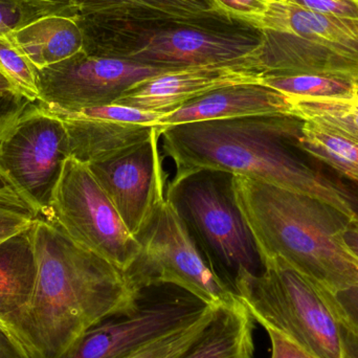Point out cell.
<instances>
[{"mask_svg": "<svg viewBox=\"0 0 358 358\" xmlns=\"http://www.w3.org/2000/svg\"><path fill=\"white\" fill-rule=\"evenodd\" d=\"M302 123L294 117L259 115L164 127L163 151L176 166L171 182L202 171L241 176L315 196L357 218L348 194L296 155Z\"/></svg>", "mask_w": 358, "mask_h": 358, "instance_id": "cell-1", "label": "cell"}, {"mask_svg": "<svg viewBox=\"0 0 358 358\" xmlns=\"http://www.w3.org/2000/svg\"><path fill=\"white\" fill-rule=\"evenodd\" d=\"M37 279L29 309V338L37 358H58L84 332L130 313L136 290L125 271L84 250L45 217L33 227Z\"/></svg>", "mask_w": 358, "mask_h": 358, "instance_id": "cell-2", "label": "cell"}, {"mask_svg": "<svg viewBox=\"0 0 358 358\" xmlns=\"http://www.w3.org/2000/svg\"><path fill=\"white\" fill-rule=\"evenodd\" d=\"M234 198L261 261L283 259L334 294L358 285V259L345 245L350 216L315 196L231 176Z\"/></svg>", "mask_w": 358, "mask_h": 358, "instance_id": "cell-3", "label": "cell"}, {"mask_svg": "<svg viewBox=\"0 0 358 358\" xmlns=\"http://www.w3.org/2000/svg\"><path fill=\"white\" fill-rule=\"evenodd\" d=\"M76 19L87 54L163 69L240 62L252 56L264 38L260 27L229 14L157 20Z\"/></svg>", "mask_w": 358, "mask_h": 358, "instance_id": "cell-4", "label": "cell"}, {"mask_svg": "<svg viewBox=\"0 0 358 358\" xmlns=\"http://www.w3.org/2000/svg\"><path fill=\"white\" fill-rule=\"evenodd\" d=\"M259 275L235 282L242 304L265 330L271 329L317 358H341L340 323L332 292L273 257Z\"/></svg>", "mask_w": 358, "mask_h": 358, "instance_id": "cell-5", "label": "cell"}, {"mask_svg": "<svg viewBox=\"0 0 358 358\" xmlns=\"http://www.w3.org/2000/svg\"><path fill=\"white\" fill-rule=\"evenodd\" d=\"M257 27L264 33L255 52L264 76H342L358 80V20L327 16L271 0Z\"/></svg>", "mask_w": 358, "mask_h": 358, "instance_id": "cell-6", "label": "cell"}, {"mask_svg": "<svg viewBox=\"0 0 358 358\" xmlns=\"http://www.w3.org/2000/svg\"><path fill=\"white\" fill-rule=\"evenodd\" d=\"M231 176L223 172H198L170 183L166 197L176 206L210 266L235 290L238 278L259 275L263 265L234 198Z\"/></svg>", "mask_w": 358, "mask_h": 358, "instance_id": "cell-7", "label": "cell"}, {"mask_svg": "<svg viewBox=\"0 0 358 358\" xmlns=\"http://www.w3.org/2000/svg\"><path fill=\"white\" fill-rule=\"evenodd\" d=\"M136 239L140 254L125 273L138 292L151 286H176L212 307L229 306L240 300L210 266L167 197Z\"/></svg>", "mask_w": 358, "mask_h": 358, "instance_id": "cell-8", "label": "cell"}, {"mask_svg": "<svg viewBox=\"0 0 358 358\" xmlns=\"http://www.w3.org/2000/svg\"><path fill=\"white\" fill-rule=\"evenodd\" d=\"M48 219L84 250L123 271L140 254L141 244L85 164L69 157L55 189Z\"/></svg>", "mask_w": 358, "mask_h": 358, "instance_id": "cell-9", "label": "cell"}, {"mask_svg": "<svg viewBox=\"0 0 358 358\" xmlns=\"http://www.w3.org/2000/svg\"><path fill=\"white\" fill-rule=\"evenodd\" d=\"M69 157V134L62 120L33 102L0 138V176L36 217L48 218Z\"/></svg>", "mask_w": 358, "mask_h": 358, "instance_id": "cell-10", "label": "cell"}, {"mask_svg": "<svg viewBox=\"0 0 358 358\" xmlns=\"http://www.w3.org/2000/svg\"><path fill=\"white\" fill-rule=\"evenodd\" d=\"M162 288L143 289L134 310L96 324L58 358H127L212 307L176 286Z\"/></svg>", "mask_w": 358, "mask_h": 358, "instance_id": "cell-11", "label": "cell"}, {"mask_svg": "<svg viewBox=\"0 0 358 358\" xmlns=\"http://www.w3.org/2000/svg\"><path fill=\"white\" fill-rule=\"evenodd\" d=\"M171 71L176 69L81 50L62 62L38 69L36 102L48 110L63 113L113 104L136 84Z\"/></svg>", "mask_w": 358, "mask_h": 358, "instance_id": "cell-12", "label": "cell"}, {"mask_svg": "<svg viewBox=\"0 0 358 358\" xmlns=\"http://www.w3.org/2000/svg\"><path fill=\"white\" fill-rule=\"evenodd\" d=\"M161 134L106 161L87 165L130 233L138 237L166 198Z\"/></svg>", "mask_w": 358, "mask_h": 358, "instance_id": "cell-13", "label": "cell"}, {"mask_svg": "<svg viewBox=\"0 0 358 358\" xmlns=\"http://www.w3.org/2000/svg\"><path fill=\"white\" fill-rule=\"evenodd\" d=\"M48 111L64 123L71 157L85 165L106 161L148 142L157 132L161 134L159 120L165 117L117 104L71 113Z\"/></svg>", "mask_w": 358, "mask_h": 358, "instance_id": "cell-14", "label": "cell"}, {"mask_svg": "<svg viewBox=\"0 0 358 358\" xmlns=\"http://www.w3.org/2000/svg\"><path fill=\"white\" fill-rule=\"evenodd\" d=\"M255 54V52H254ZM254 54L240 62L199 65L162 73L132 86L113 104L167 115L212 90L242 83H261Z\"/></svg>", "mask_w": 358, "mask_h": 358, "instance_id": "cell-15", "label": "cell"}, {"mask_svg": "<svg viewBox=\"0 0 358 358\" xmlns=\"http://www.w3.org/2000/svg\"><path fill=\"white\" fill-rule=\"evenodd\" d=\"M259 115L296 117L294 98L257 82L224 86L185 103L162 117L159 126L163 130L167 126L192 122Z\"/></svg>", "mask_w": 358, "mask_h": 358, "instance_id": "cell-16", "label": "cell"}, {"mask_svg": "<svg viewBox=\"0 0 358 358\" xmlns=\"http://www.w3.org/2000/svg\"><path fill=\"white\" fill-rule=\"evenodd\" d=\"M31 227L0 244V323L37 358L29 338V309L37 279Z\"/></svg>", "mask_w": 358, "mask_h": 358, "instance_id": "cell-17", "label": "cell"}, {"mask_svg": "<svg viewBox=\"0 0 358 358\" xmlns=\"http://www.w3.org/2000/svg\"><path fill=\"white\" fill-rule=\"evenodd\" d=\"M255 320L241 301L217 307L199 338L178 358H255Z\"/></svg>", "mask_w": 358, "mask_h": 358, "instance_id": "cell-18", "label": "cell"}, {"mask_svg": "<svg viewBox=\"0 0 358 358\" xmlns=\"http://www.w3.org/2000/svg\"><path fill=\"white\" fill-rule=\"evenodd\" d=\"M20 50L42 69L83 50L84 38L76 17L48 15L12 34Z\"/></svg>", "mask_w": 358, "mask_h": 358, "instance_id": "cell-19", "label": "cell"}, {"mask_svg": "<svg viewBox=\"0 0 358 358\" xmlns=\"http://www.w3.org/2000/svg\"><path fill=\"white\" fill-rule=\"evenodd\" d=\"M73 3L77 16L120 20L183 19L229 14L217 0H73Z\"/></svg>", "mask_w": 358, "mask_h": 358, "instance_id": "cell-20", "label": "cell"}, {"mask_svg": "<svg viewBox=\"0 0 358 358\" xmlns=\"http://www.w3.org/2000/svg\"><path fill=\"white\" fill-rule=\"evenodd\" d=\"M294 147L358 182V143L309 122H303Z\"/></svg>", "mask_w": 358, "mask_h": 358, "instance_id": "cell-21", "label": "cell"}, {"mask_svg": "<svg viewBox=\"0 0 358 358\" xmlns=\"http://www.w3.org/2000/svg\"><path fill=\"white\" fill-rule=\"evenodd\" d=\"M261 83L292 98L331 101L358 99V80L342 76L317 73L264 76Z\"/></svg>", "mask_w": 358, "mask_h": 358, "instance_id": "cell-22", "label": "cell"}, {"mask_svg": "<svg viewBox=\"0 0 358 358\" xmlns=\"http://www.w3.org/2000/svg\"><path fill=\"white\" fill-rule=\"evenodd\" d=\"M296 117L358 143V99L353 101L294 98Z\"/></svg>", "mask_w": 358, "mask_h": 358, "instance_id": "cell-23", "label": "cell"}, {"mask_svg": "<svg viewBox=\"0 0 358 358\" xmlns=\"http://www.w3.org/2000/svg\"><path fill=\"white\" fill-rule=\"evenodd\" d=\"M216 308L208 307L194 321L162 336L127 358H178L199 338L214 315Z\"/></svg>", "mask_w": 358, "mask_h": 358, "instance_id": "cell-24", "label": "cell"}, {"mask_svg": "<svg viewBox=\"0 0 358 358\" xmlns=\"http://www.w3.org/2000/svg\"><path fill=\"white\" fill-rule=\"evenodd\" d=\"M0 69L23 96L33 102L38 100V69L20 50L12 35L0 37Z\"/></svg>", "mask_w": 358, "mask_h": 358, "instance_id": "cell-25", "label": "cell"}, {"mask_svg": "<svg viewBox=\"0 0 358 358\" xmlns=\"http://www.w3.org/2000/svg\"><path fill=\"white\" fill-rule=\"evenodd\" d=\"M48 15L64 14L54 6L34 0H0V37L12 35Z\"/></svg>", "mask_w": 358, "mask_h": 358, "instance_id": "cell-26", "label": "cell"}, {"mask_svg": "<svg viewBox=\"0 0 358 358\" xmlns=\"http://www.w3.org/2000/svg\"><path fill=\"white\" fill-rule=\"evenodd\" d=\"M327 16L357 19L358 0H278Z\"/></svg>", "mask_w": 358, "mask_h": 358, "instance_id": "cell-27", "label": "cell"}, {"mask_svg": "<svg viewBox=\"0 0 358 358\" xmlns=\"http://www.w3.org/2000/svg\"><path fill=\"white\" fill-rule=\"evenodd\" d=\"M33 101L18 92H0V138L13 127Z\"/></svg>", "mask_w": 358, "mask_h": 358, "instance_id": "cell-28", "label": "cell"}, {"mask_svg": "<svg viewBox=\"0 0 358 358\" xmlns=\"http://www.w3.org/2000/svg\"><path fill=\"white\" fill-rule=\"evenodd\" d=\"M37 217L27 210L0 204V244L29 229Z\"/></svg>", "mask_w": 358, "mask_h": 358, "instance_id": "cell-29", "label": "cell"}, {"mask_svg": "<svg viewBox=\"0 0 358 358\" xmlns=\"http://www.w3.org/2000/svg\"><path fill=\"white\" fill-rule=\"evenodd\" d=\"M231 16L254 25L262 20L268 10L271 0H217Z\"/></svg>", "mask_w": 358, "mask_h": 358, "instance_id": "cell-30", "label": "cell"}, {"mask_svg": "<svg viewBox=\"0 0 358 358\" xmlns=\"http://www.w3.org/2000/svg\"><path fill=\"white\" fill-rule=\"evenodd\" d=\"M332 299H334V294H332ZM334 306L340 323L341 343H342L341 358H358V329L340 313L334 303Z\"/></svg>", "mask_w": 358, "mask_h": 358, "instance_id": "cell-31", "label": "cell"}, {"mask_svg": "<svg viewBox=\"0 0 358 358\" xmlns=\"http://www.w3.org/2000/svg\"><path fill=\"white\" fill-rule=\"evenodd\" d=\"M271 343V358H317L296 346L292 341L271 329L266 330Z\"/></svg>", "mask_w": 358, "mask_h": 358, "instance_id": "cell-32", "label": "cell"}, {"mask_svg": "<svg viewBox=\"0 0 358 358\" xmlns=\"http://www.w3.org/2000/svg\"><path fill=\"white\" fill-rule=\"evenodd\" d=\"M332 294L340 313L358 329V285Z\"/></svg>", "mask_w": 358, "mask_h": 358, "instance_id": "cell-33", "label": "cell"}, {"mask_svg": "<svg viewBox=\"0 0 358 358\" xmlns=\"http://www.w3.org/2000/svg\"><path fill=\"white\" fill-rule=\"evenodd\" d=\"M0 358H36L31 351L0 323Z\"/></svg>", "mask_w": 358, "mask_h": 358, "instance_id": "cell-34", "label": "cell"}, {"mask_svg": "<svg viewBox=\"0 0 358 358\" xmlns=\"http://www.w3.org/2000/svg\"><path fill=\"white\" fill-rule=\"evenodd\" d=\"M0 204L12 206V208H19V210H27V212L34 214L29 206L23 201L22 198L1 176H0Z\"/></svg>", "mask_w": 358, "mask_h": 358, "instance_id": "cell-35", "label": "cell"}, {"mask_svg": "<svg viewBox=\"0 0 358 358\" xmlns=\"http://www.w3.org/2000/svg\"><path fill=\"white\" fill-rule=\"evenodd\" d=\"M345 245L358 259V217L351 219L343 231Z\"/></svg>", "mask_w": 358, "mask_h": 358, "instance_id": "cell-36", "label": "cell"}, {"mask_svg": "<svg viewBox=\"0 0 358 358\" xmlns=\"http://www.w3.org/2000/svg\"><path fill=\"white\" fill-rule=\"evenodd\" d=\"M34 1L54 6V8H58L59 10H61L66 16H77V10H76L75 6H73V0H34Z\"/></svg>", "mask_w": 358, "mask_h": 358, "instance_id": "cell-37", "label": "cell"}, {"mask_svg": "<svg viewBox=\"0 0 358 358\" xmlns=\"http://www.w3.org/2000/svg\"><path fill=\"white\" fill-rule=\"evenodd\" d=\"M0 92H18V94H21L17 86L13 83L12 80L3 73L1 69H0Z\"/></svg>", "mask_w": 358, "mask_h": 358, "instance_id": "cell-38", "label": "cell"}]
</instances>
